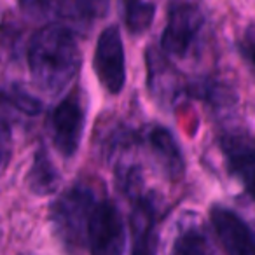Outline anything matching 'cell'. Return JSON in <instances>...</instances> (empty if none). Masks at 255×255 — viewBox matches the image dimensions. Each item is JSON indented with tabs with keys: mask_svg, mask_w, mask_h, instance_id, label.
Instances as JSON below:
<instances>
[{
	"mask_svg": "<svg viewBox=\"0 0 255 255\" xmlns=\"http://www.w3.org/2000/svg\"><path fill=\"white\" fill-rule=\"evenodd\" d=\"M4 98L7 100L9 103H12L18 110L25 112L26 116H39L44 109L39 98H35V96H32L30 93H26L25 89L16 88V86L9 89L7 93H4Z\"/></svg>",
	"mask_w": 255,
	"mask_h": 255,
	"instance_id": "ac0fdd59",
	"label": "cell"
},
{
	"mask_svg": "<svg viewBox=\"0 0 255 255\" xmlns=\"http://www.w3.org/2000/svg\"><path fill=\"white\" fill-rule=\"evenodd\" d=\"M86 129V96L81 89H72L51 112L49 135L56 150L72 159L81 147Z\"/></svg>",
	"mask_w": 255,
	"mask_h": 255,
	"instance_id": "3957f363",
	"label": "cell"
},
{
	"mask_svg": "<svg viewBox=\"0 0 255 255\" xmlns=\"http://www.w3.org/2000/svg\"><path fill=\"white\" fill-rule=\"evenodd\" d=\"M109 5L110 0H63L61 18L93 23L107 14Z\"/></svg>",
	"mask_w": 255,
	"mask_h": 255,
	"instance_id": "9a60e30c",
	"label": "cell"
},
{
	"mask_svg": "<svg viewBox=\"0 0 255 255\" xmlns=\"http://www.w3.org/2000/svg\"><path fill=\"white\" fill-rule=\"evenodd\" d=\"M95 70L98 81L110 95H119L126 84V58L121 32L116 25L107 26L95 49Z\"/></svg>",
	"mask_w": 255,
	"mask_h": 255,
	"instance_id": "8992f818",
	"label": "cell"
},
{
	"mask_svg": "<svg viewBox=\"0 0 255 255\" xmlns=\"http://www.w3.org/2000/svg\"><path fill=\"white\" fill-rule=\"evenodd\" d=\"M61 173L51 159L49 152L40 145L33 154L32 166L26 173V185L35 196H51L60 189Z\"/></svg>",
	"mask_w": 255,
	"mask_h": 255,
	"instance_id": "30bf717a",
	"label": "cell"
},
{
	"mask_svg": "<svg viewBox=\"0 0 255 255\" xmlns=\"http://www.w3.org/2000/svg\"><path fill=\"white\" fill-rule=\"evenodd\" d=\"M86 248L91 254L117 255L126 252V227L117 206L98 198L86 227Z\"/></svg>",
	"mask_w": 255,
	"mask_h": 255,
	"instance_id": "277c9868",
	"label": "cell"
},
{
	"mask_svg": "<svg viewBox=\"0 0 255 255\" xmlns=\"http://www.w3.org/2000/svg\"><path fill=\"white\" fill-rule=\"evenodd\" d=\"M12 157V129L11 123L0 117V175L5 173Z\"/></svg>",
	"mask_w": 255,
	"mask_h": 255,
	"instance_id": "d6986e66",
	"label": "cell"
},
{
	"mask_svg": "<svg viewBox=\"0 0 255 255\" xmlns=\"http://www.w3.org/2000/svg\"><path fill=\"white\" fill-rule=\"evenodd\" d=\"M203 26H205V16L199 7L192 4L173 5L161 35V49L166 56L184 60L199 39Z\"/></svg>",
	"mask_w": 255,
	"mask_h": 255,
	"instance_id": "5b68a950",
	"label": "cell"
},
{
	"mask_svg": "<svg viewBox=\"0 0 255 255\" xmlns=\"http://www.w3.org/2000/svg\"><path fill=\"white\" fill-rule=\"evenodd\" d=\"M191 95L196 98L205 100L206 103H212L215 109H229L236 103V93L226 84L217 79H198L194 84H191Z\"/></svg>",
	"mask_w": 255,
	"mask_h": 255,
	"instance_id": "4fadbf2b",
	"label": "cell"
},
{
	"mask_svg": "<svg viewBox=\"0 0 255 255\" xmlns=\"http://www.w3.org/2000/svg\"><path fill=\"white\" fill-rule=\"evenodd\" d=\"M147 70H149V88L157 100H173L178 91L177 75L171 65L154 47L147 49Z\"/></svg>",
	"mask_w": 255,
	"mask_h": 255,
	"instance_id": "7c38bea8",
	"label": "cell"
},
{
	"mask_svg": "<svg viewBox=\"0 0 255 255\" xmlns=\"http://www.w3.org/2000/svg\"><path fill=\"white\" fill-rule=\"evenodd\" d=\"M220 147L226 156L227 168L245 184L247 191H252L254 184V143L248 133L241 129H226L220 136Z\"/></svg>",
	"mask_w": 255,
	"mask_h": 255,
	"instance_id": "ba28073f",
	"label": "cell"
},
{
	"mask_svg": "<svg viewBox=\"0 0 255 255\" xmlns=\"http://www.w3.org/2000/svg\"><path fill=\"white\" fill-rule=\"evenodd\" d=\"M96 194L88 184L72 185L51 206V224L61 243L68 248H86V227Z\"/></svg>",
	"mask_w": 255,
	"mask_h": 255,
	"instance_id": "7a4b0ae2",
	"label": "cell"
},
{
	"mask_svg": "<svg viewBox=\"0 0 255 255\" xmlns=\"http://www.w3.org/2000/svg\"><path fill=\"white\" fill-rule=\"evenodd\" d=\"M124 21L133 35H142L149 30L156 14V5L145 0H123Z\"/></svg>",
	"mask_w": 255,
	"mask_h": 255,
	"instance_id": "5bb4252c",
	"label": "cell"
},
{
	"mask_svg": "<svg viewBox=\"0 0 255 255\" xmlns=\"http://www.w3.org/2000/svg\"><path fill=\"white\" fill-rule=\"evenodd\" d=\"M32 79L49 95L61 93L81 68V49L75 33L60 23H49L28 44Z\"/></svg>",
	"mask_w": 255,
	"mask_h": 255,
	"instance_id": "6da1fadb",
	"label": "cell"
},
{
	"mask_svg": "<svg viewBox=\"0 0 255 255\" xmlns=\"http://www.w3.org/2000/svg\"><path fill=\"white\" fill-rule=\"evenodd\" d=\"M19 9L32 19H53L61 18L63 0H18Z\"/></svg>",
	"mask_w": 255,
	"mask_h": 255,
	"instance_id": "e0dca14e",
	"label": "cell"
},
{
	"mask_svg": "<svg viewBox=\"0 0 255 255\" xmlns=\"http://www.w3.org/2000/svg\"><path fill=\"white\" fill-rule=\"evenodd\" d=\"M175 254H210L212 247H210L208 236L199 226H187V229H182L180 236L177 238L173 245Z\"/></svg>",
	"mask_w": 255,
	"mask_h": 255,
	"instance_id": "2e32d148",
	"label": "cell"
},
{
	"mask_svg": "<svg viewBox=\"0 0 255 255\" xmlns=\"http://www.w3.org/2000/svg\"><path fill=\"white\" fill-rule=\"evenodd\" d=\"M147 142L154 157L170 180H180L185 171V161L175 136L164 126H156L147 135Z\"/></svg>",
	"mask_w": 255,
	"mask_h": 255,
	"instance_id": "9c48e42d",
	"label": "cell"
},
{
	"mask_svg": "<svg viewBox=\"0 0 255 255\" xmlns=\"http://www.w3.org/2000/svg\"><path fill=\"white\" fill-rule=\"evenodd\" d=\"M135 208L131 215V227H133V238H135V254L142 252H154V222H156V203L150 196L140 194L136 199H133Z\"/></svg>",
	"mask_w": 255,
	"mask_h": 255,
	"instance_id": "8fae6325",
	"label": "cell"
},
{
	"mask_svg": "<svg viewBox=\"0 0 255 255\" xmlns=\"http://www.w3.org/2000/svg\"><path fill=\"white\" fill-rule=\"evenodd\" d=\"M210 219L213 224L217 240L231 255H254V233L248 224L236 212L226 206H212Z\"/></svg>",
	"mask_w": 255,
	"mask_h": 255,
	"instance_id": "52a82bcc",
	"label": "cell"
}]
</instances>
